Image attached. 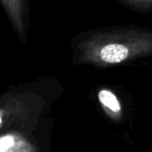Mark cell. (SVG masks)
Segmentation results:
<instances>
[{
	"mask_svg": "<svg viewBox=\"0 0 152 152\" xmlns=\"http://www.w3.org/2000/svg\"><path fill=\"white\" fill-rule=\"evenodd\" d=\"M71 63L108 69L152 56V28L102 26L83 30L70 41Z\"/></svg>",
	"mask_w": 152,
	"mask_h": 152,
	"instance_id": "obj_1",
	"label": "cell"
},
{
	"mask_svg": "<svg viewBox=\"0 0 152 152\" xmlns=\"http://www.w3.org/2000/svg\"><path fill=\"white\" fill-rule=\"evenodd\" d=\"M63 93V85L55 76L10 87L0 94V132L40 123Z\"/></svg>",
	"mask_w": 152,
	"mask_h": 152,
	"instance_id": "obj_2",
	"label": "cell"
},
{
	"mask_svg": "<svg viewBox=\"0 0 152 152\" xmlns=\"http://www.w3.org/2000/svg\"><path fill=\"white\" fill-rule=\"evenodd\" d=\"M53 118L49 115L32 126L0 132V152H52Z\"/></svg>",
	"mask_w": 152,
	"mask_h": 152,
	"instance_id": "obj_3",
	"label": "cell"
},
{
	"mask_svg": "<svg viewBox=\"0 0 152 152\" xmlns=\"http://www.w3.org/2000/svg\"><path fill=\"white\" fill-rule=\"evenodd\" d=\"M0 4L16 36L26 45L30 30L29 0H0Z\"/></svg>",
	"mask_w": 152,
	"mask_h": 152,
	"instance_id": "obj_4",
	"label": "cell"
},
{
	"mask_svg": "<svg viewBox=\"0 0 152 152\" xmlns=\"http://www.w3.org/2000/svg\"><path fill=\"white\" fill-rule=\"evenodd\" d=\"M97 98L104 114L114 122H120L123 117V108L116 93L107 88H101L97 93Z\"/></svg>",
	"mask_w": 152,
	"mask_h": 152,
	"instance_id": "obj_5",
	"label": "cell"
},
{
	"mask_svg": "<svg viewBox=\"0 0 152 152\" xmlns=\"http://www.w3.org/2000/svg\"><path fill=\"white\" fill-rule=\"evenodd\" d=\"M125 9L141 14L152 13V0H114Z\"/></svg>",
	"mask_w": 152,
	"mask_h": 152,
	"instance_id": "obj_6",
	"label": "cell"
}]
</instances>
